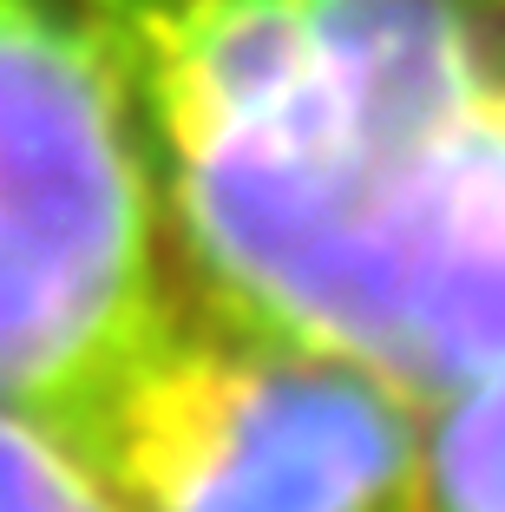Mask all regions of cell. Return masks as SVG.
Returning a JSON list of instances; mask_svg holds the SVG:
<instances>
[{"label": "cell", "instance_id": "6da1fadb", "mask_svg": "<svg viewBox=\"0 0 505 512\" xmlns=\"http://www.w3.org/2000/svg\"><path fill=\"white\" fill-rule=\"evenodd\" d=\"M191 283L407 401L505 368V0H73Z\"/></svg>", "mask_w": 505, "mask_h": 512}, {"label": "cell", "instance_id": "7a4b0ae2", "mask_svg": "<svg viewBox=\"0 0 505 512\" xmlns=\"http://www.w3.org/2000/svg\"><path fill=\"white\" fill-rule=\"evenodd\" d=\"M420 427L374 368L171 283L53 440L112 512H420Z\"/></svg>", "mask_w": 505, "mask_h": 512}, {"label": "cell", "instance_id": "3957f363", "mask_svg": "<svg viewBox=\"0 0 505 512\" xmlns=\"http://www.w3.org/2000/svg\"><path fill=\"white\" fill-rule=\"evenodd\" d=\"M171 230L73 0H0V407L46 434L171 296Z\"/></svg>", "mask_w": 505, "mask_h": 512}, {"label": "cell", "instance_id": "277c9868", "mask_svg": "<svg viewBox=\"0 0 505 512\" xmlns=\"http://www.w3.org/2000/svg\"><path fill=\"white\" fill-rule=\"evenodd\" d=\"M420 512H505V368L427 407Z\"/></svg>", "mask_w": 505, "mask_h": 512}, {"label": "cell", "instance_id": "5b68a950", "mask_svg": "<svg viewBox=\"0 0 505 512\" xmlns=\"http://www.w3.org/2000/svg\"><path fill=\"white\" fill-rule=\"evenodd\" d=\"M0 512H112V499L40 421L0 407Z\"/></svg>", "mask_w": 505, "mask_h": 512}]
</instances>
